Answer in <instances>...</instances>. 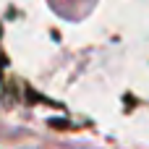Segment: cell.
I'll return each instance as SVG.
<instances>
[{"instance_id":"1","label":"cell","mask_w":149,"mask_h":149,"mask_svg":"<svg viewBox=\"0 0 149 149\" xmlns=\"http://www.w3.org/2000/svg\"><path fill=\"white\" fill-rule=\"evenodd\" d=\"M60 149H76V147H60Z\"/></svg>"}]
</instances>
